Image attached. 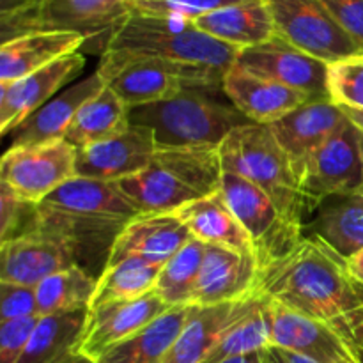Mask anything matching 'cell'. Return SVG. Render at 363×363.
<instances>
[{
    "label": "cell",
    "instance_id": "6da1fadb",
    "mask_svg": "<svg viewBox=\"0 0 363 363\" xmlns=\"http://www.w3.org/2000/svg\"><path fill=\"white\" fill-rule=\"evenodd\" d=\"M254 293L333 326L357 347L363 339V286L319 238L303 236L289 254L259 269Z\"/></svg>",
    "mask_w": 363,
    "mask_h": 363
},
{
    "label": "cell",
    "instance_id": "7a4b0ae2",
    "mask_svg": "<svg viewBox=\"0 0 363 363\" xmlns=\"http://www.w3.org/2000/svg\"><path fill=\"white\" fill-rule=\"evenodd\" d=\"M137 215L117 183L74 176L35 204L34 229L62 241L77 266L99 279L117 236Z\"/></svg>",
    "mask_w": 363,
    "mask_h": 363
},
{
    "label": "cell",
    "instance_id": "3957f363",
    "mask_svg": "<svg viewBox=\"0 0 363 363\" xmlns=\"http://www.w3.org/2000/svg\"><path fill=\"white\" fill-rule=\"evenodd\" d=\"M241 50L181 18L133 13L110 38L103 59H155L206 74L222 85Z\"/></svg>",
    "mask_w": 363,
    "mask_h": 363
},
{
    "label": "cell",
    "instance_id": "277c9868",
    "mask_svg": "<svg viewBox=\"0 0 363 363\" xmlns=\"http://www.w3.org/2000/svg\"><path fill=\"white\" fill-rule=\"evenodd\" d=\"M222 87L186 89L167 101L130 108V124L147 128L158 149H220L227 135L250 121L216 92Z\"/></svg>",
    "mask_w": 363,
    "mask_h": 363
},
{
    "label": "cell",
    "instance_id": "5b68a950",
    "mask_svg": "<svg viewBox=\"0 0 363 363\" xmlns=\"http://www.w3.org/2000/svg\"><path fill=\"white\" fill-rule=\"evenodd\" d=\"M222 174L220 149H158L149 167L117 184L138 213H176L218 191Z\"/></svg>",
    "mask_w": 363,
    "mask_h": 363
},
{
    "label": "cell",
    "instance_id": "8992f818",
    "mask_svg": "<svg viewBox=\"0 0 363 363\" xmlns=\"http://www.w3.org/2000/svg\"><path fill=\"white\" fill-rule=\"evenodd\" d=\"M225 172L238 174L261 188L293 225L303 230L307 202L282 145L266 124L248 123L227 135L220 145Z\"/></svg>",
    "mask_w": 363,
    "mask_h": 363
},
{
    "label": "cell",
    "instance_id": "52a82bcc",
    "mask_svg": "<svg viewBox=\"0 0 363 363\" xmlns=\"http://www.w3.org/2000/svg\"><path fill=\"white\" fill-rule=\"evenodd\" d=\"M137 0H21L0 13L2 43L32 32H74L85 39L110 38L135 13ZM106 50V48H105Z\"/></svg>",
    "mask_w": 363,
    "mask_h": 363
},
{
    "label": "cell",
    "instance_id": "ba28073f",
    "mask_svg": "<svg viewBox=\"0 0 363 363\" xmlns=\"http://www.w3.org/2000/svg\"><path fill=\"white\" fill-rule=\"evenodd\" d=\"M218 190L250 236L259 269L289 254L303 238V230L293 225L279 206L245 177L223 170Z\"/></svg>",
    "mask_w": 363,
    "mask_h": 363
},
{
    "label": "cell",
    "instance_id": "9c48e42d",
    "mask_svg": "<svg viewBox=\"0 0 363 363\" xmlns=\"http://www.w3.org/2000/svg\"><path fill=\"white\" fill-rule=\"evenodd\" d=\"M275 35L326 64L363 55V46L351 38L319 0H266Z\"/></svg>",
    "mask_w": 363,
    "mask_h": 363
},
{
    "label": "cell",
    "instance_id": "30bf717a",
    "mask_svg": "<svg viewBox=\"0 0 363 363\" xmlns=\"http://www.w3.org/2000/svg\"><path fill=\"white\" fill-rule=\"evenodd\" d=\"M106 87L112 89L128 108L176 98L186 89L222 87L206 74L155 59H103L98 66Z\"/></svg>",
    "mask_w": 363,
    "mask_h": 363
},
{
    "label": "cell",
    "instance_id": "8fae6325",
    "mask_svg": "<svg viewBox=\"0 0 363 363\" xmlns=\"http://www.w3.org/2000/svg\"><path fill=\"white\" fill-rule=\"evenodd\" d=\"M77 155L78 149L64 138L9 147L0 163V183L21 201L39 204L77 176Z\"/></svg>",
    "mask_w": 363,
    "mask_h": 363
},
{
    "label": "cell",
    "instance_id": "7c38bea8",
    "mask_svg": "<svg viewBox=\"0 0 363 363\" xmlns=\"http://www.w3.org/2000/svg\"><path fill=\"white\" fill-rule=\"evenodd\" d=\"M300 188L308 213L328 195L363 191L360 130L350 119L308 160L301 172Z\"/></svg>",
    "mask_w": 363,
    "mask_h": 363
},
{
    "label": "cell",
    "instance_id": "4fadbf2b",
    "mask_svg": "<svg viewBox=\"0 0 363 363\" xmlns=\"http://www.w3.org/2000/svg\"><path fill=\"white\" fill-rule=\"evenodd\" d=\"M234 66L282 84L307 96L311 101L330 99L328 64L301 52L286 39L273 35L269 41L241 50Z\"/></svg>",
    "mask_w": 363,
    "mask_h": 363
},
{
    "label": "cell",
    "instance_id": "5bb4252c",
    "mask_svg": "<svg viewBox=\"0 0 363 363\" xmlns=\"http://www.w3.org/2000/svg\"><path fill=\"white\" fill-rule=\"evenodd\" d=\"M272 305L273 347L293 351L315 363H362L357 344L342 332L296 314L275 301Z\"/></svg>",
    "mask_w": 363,
    "mask_h": 363
},
{
    "label": "cell",
    "instance_id": "9a60e30c",
    "mask_svg": "<svg viewBox=\"0 0 363 363\" xmlns=\"http://www.w3.org/2000/svg\"><path fill=\"white\" fill-rule=\"evenodd\" d=\"M167 308L169 307L165 301L155 291L135 300L112 301L89 308L87 321L77 351L96 362L113 346L155 321Z\"/></svg>",
    "mask_w": 363,
    "mask_h": 363
},
{
    "label": "cell",
    "instance_id": "2e32d148",
    "mask_svg": "<svg viewBox=\"0 0 363 363\" xmlns=\"http://www.w3.org/2000/svg\"><path fill=\"white\" fill-rule=\"evenodd\" d=\"M156 151L155 135L130 124L116 137L78 149L77 176L119 183L149 167Z\"/></svg>",
    "mask_w": 363,
    "mask_h": 363
},
{
    "label": "cell",
    "instance_id": "e0dca14e",
    "mask_svg": "<svg viewBox=\"0 0 363 363\" xmlns=\"http://www.w3.org/2000/svg\"><path fill=\"white\" fill-rule=\"evenodd\" d=\"M85 57L80 52L55 60L50 66L27 74L20 80L0 84V131L9 135L18 124L52 101L60 87L80 77Z\"/></svg>",
    "mask_w": 363,
    "mask_h": 363
},
{
    "label": "cell",
    "instance_id": "ac0fdd59",
    "mask_svg": "<svg viewBox=\"0 0 363 363\" xmlns=\"http://www.w3.org/2000/svg\"><path fill=\"white\" fill-rule=\"evenodd\" d=\"M346 113L330 99L308 101L269 124L277 142L291 160L298 181L314 152L346 123Z\"/></svg>",
    "mask_w": 363,
    "mask_h": 363
},
{
    "label": "cell",
    "instance_id": "d6986e66",
    "mask_svg": "<svg viewBox=\"0 0 363 363\" xmlns=\"http://www.w3.org/2000/svg\"><path fill=\"white\" fill-rule=\"evenodd\" d=\"M191 238L190 229L177 213H140L117 236L108 264L126 259H144L163 266Z\"/></svg>",
    "mask_w": 363,
    "mask_h": 363
},
{
    "label": "cell",
    "instance_id": "ffe728a7",
    "mask_svg": "<svg viewBox=\"0 0 363 363\" xmlns=\"http://www.w3.org/2000/svg\"><path fill=\"white\" fill-rule=\"evenodd\" d=\"M71 266H77V261L62 241L32 229L2 245L0 282L38 287L50 275Z\"/></svg>",
    "mask_w": 363,
    "mask_h": 363
},
{
    "label": "cell",
    "instance_id": "44dd1931",
    "mask_svg": "<svg viewBox=\"0 0 363 363\" xmlns=\"http://www.w3.org/2000/svg\"><path fill=\"white\" fill-rule=\"evenodd\" d=\"M255 257L218 245H206L191 305H220L250 296L257 282Z\"/></svg>",
    "mask_w": 363,
    "mask_h": 363
},
{
    "label": "cell",
    "instance_id": "7402d4cb",
    "mask_svg": "<svg viewBox=\"0 0 363 363\" xmlns=\"http://www.w3.org/2000/svg\"><path fill=\"white\" fill-rule=\"evenodd\" d=\"M225 98L255 124H273L311 99L282 84L255 77L241 67L233 66L223 78Z\"/></svg>",
    "mask_w": 363,
    "mask_h": 363
},
{
    "label": "cell",
    "instance_id": "603a6c76",
    "mask_svg": "<svg viewBox=\"0 0 363 363\" xmlns=\"http://www.w3.org/2000/svg\"><path fill=\"white\" fill-rule=\"evenodd\" d=\"M105 87L106 82L98 69L78 84L71 85L11 131V147L45 144L64 138L78 110Z\"/></svg>",
    "mask_w": 363,
    "mask_h": 363
},
{
    "label": "cell",
    "instance_id": "cb8c5ba5",
    "mask_svg": "<svg viewBox=\"0 0 363 363\" xmlns=\"http://www.w3.org/2000/svg\"><path fill=\"white\" fill-rule=\"evenodd\" d=\"M303 236L319 238L346 261L357 255L363 248V191L319 201L305 220Z\"/></svg>",
    "mask_w": 363,
    "mask_h": 363
},
{
    "label": "cell",
    "instance_id": "d4e9b609",
    "mask_svg": "<svg viewBox=\"0 0 363 363\" xmlns=\"http://www.w3.org/2000/svg\"><path fill=\"white\" fill-rule=\"evenodd\" d=\"M87 39L74 32H32L0 46V84L20 80L55 60L80 52Z\"/></svg>",
    "mask_w": 363,
    "mask_h": 363
},
{
    "label": "cell",
    "instance_id": "484cf974",
    "mask_svg": "<svg viewBox=\"0 0 363 363\" xmlns=\"http://www.w3.org/2000/svg\"><path fill=\"white\" fill-rule=\"evenodd\" d=\"M248 298L220 305H190L186 321L177 335L172 350L167 354L165 363L204 362L209 353L215 350L225 330L245 311Z\"/></svg>",
    "mask_w": 363,
    "mask_h": 363
},
{
    "label": "cell",
    "instance_id": "4316f807",
    "mask_svg": "<svg viewBox=\"0 0 363 363\" xmlns=\"http://www.w3.org/2000/svg\"><path fill=\"white\" fill-rule=\"evenodd\" d=\"M194 23L204 34L240 50L257 46L275 35V25L266 0L234 4L204 14Z\"/></svg>",
    "mask_w": 363,
    "mask_h": 363
},
{
    "label": "cell",
    "instance_id": "83f0119b",
    "mask_svg": "<svg viewBox=\"0 0 363 363\" xmlns=\"http://www.w3.org/2000/svg\"><path fill=\"white\" fill-rule=\"evenodd\" d=\"M176 213L183 220L184 225L190 229L191 236L201 240L202 243L218 245V247L230 248L243 255L255 257L250 236L230 211L220 190L184 206Z\"/></svg>",
    "mask_w": 363,
    "mask_h": 363
},
{
    "label": "cell",
    "instance_id": "f1b7e54d",
    "mask_svg": "<svg viewBox=\"0 0 363 363\" xmlns=\"http://www.w3.org/2000/svg\"><path fill=\"white\" fill-rule=\"evenodd\" d=\"M188 307H169L147 326L128 337L99 357L96 363H165L181 328L188 318Z\"/></svg>",
    "mask_w": 363,
    "mask_h": 363
},
{
    "label": "cell",
    "instance_id": "f546056e",
    "mask_svg": "<svg viewBox=\"0 0 363 363\" xmlns=\"http://www.w3.org/2000/svg\"><path fill=\"white\" fill-rule=\"evenodd\" d=\"M273 305L268 298L254 293L245 311L225 330L222 339L202 363H220L227 358L259 353L272 346Z\"/></svg>",
    "mask_w": 363,
    "mask_h": 363
},
{
    "label": "cell",
    "instance_id": "4dcf8cb0",
    "mask_svg": "<svg viewBox=\"0 0 363 363\" xmlns=\"http://www.w3.org/2000/svg\"><path fill=\"white\" fill-rule=\"evenodd\" d=\"M89 308L41 315L18 363H60L80 344Z\"/></svg>",
    "mask_w": 363,
    "mask_h": 363
},
{
    "label": "cell",
    "instance_id": "1f68e13d",
    "mask_svg": "<svg viewBox=\"0 0 363 363\" xmlns=\"http://www.w3.org/2000/svg\"><path fill=\"white\" fill-rule=\"evenodd\" d=\"M130 108L110 87L89 99L71 123L64 140L77 149L98 144L130 126Z\"/></svg>",
    "mask_w": 363,
    "mask_h": 363
},
{
    "label": "cell",
    "instance_id": "d6a6232c",
    "mask_svg": "<svg viewBox=\"0 0 363 363\" xmlns=\"http://www.w3.org/2000/svg\"><path fill=\"white\" fill-rule=\"evenodd\" d=\"M98 279L80 266L57 272L35 287L38 314L52 315L91 307Z\"/></svg>",
    "mask_w": 363,
    "mask_h": 363
},
{
    "label": "cell",
    "instance_id": "836d02e7",
    "mask_svg": "<svg viewBox=\"0 0 363 363\" xmlns=\"http://www.w3.org/2000/svg\"><path fill=\"white\" fill-rule=\"evenodd\" d=\"M162 266L152 264L144 259H126V261L108 264L98 279L91 307L112 303V301L135 300L152 293L156 287Z\"/></svg>",
    "mask_w": 363,
    "mask_h": 363
},
{
    "label": "cell",
    "instance_id": "e575fe53",
    "mask_svg": "<svg viewBox=\"0 0 363 363\" xmlns=\"http://www.w3.org/2000/svg\"><path fill=\"white\" fill-rule=\"evenodd\" d=\"M204 254L206 243L197 238H191L172 259L162 266L155 293L165 301L167 307L191 305Z\"/></svg>",
    "mask_w": 363,
    "mask_h": 363
},
{
    "label": "cell",
    "instance_id": "d590c367",
    "mask_svg": "<svg viewBox=\"0 0 363 363\" xmlns=\"http://www.w3.org/2000/svg\"><path fill=\"white\" fill-rule=\"evenodd\" d=\"M328 96L342 108L363 110V55L328 64Z\"/></svg>",
    "mask_w": 363,
    "mask_h": 363
},
{
    "label": "cell",
    "instance_id": "8d00e7d4",
    "mask_svg": "<svg viewBox=\"0 0 363 363\" xmlns=\"http://www.w3.org/2000/svg\"><path fill=\"white\" fill-rule=\"evenodd\" d=\"M240 2L247 0H137L135 13L195 21L204 14L215 13Z\"/></svg>",
    "mask_w": 363,
    "mask_h": 363
},
{
    "label": "cell",
    "instance_id": "74e56055",
    "mask_svg": "<svg viewBox=\"0 0 363 363\" xmlns=\"http://www.w3.org/2000/svg\"><path fill=\"white\" fill-rule=\"evenodd\" d=\"M35 225V204L21 201L11 188L0 183V243L28 233Z\"/></svg>",
    "mask_w": 363,
    "mask_h": 363
},
{
    "label": "cell",
    "instance_id": "f35d334b",
    "mask_svg": "<svg viewBox=\"0 0 363 363\" xmlns=\"http://www.w3.org/2000/svg\"><path fill=\"white\" fill-rule=\"evenodd\" d=\"M41 315L0 323V363H18Z\"/></svg>",
    "mask_w": 363,
    "mask_h": 363
},
{
    "label": "cell",
    "instance_id": "ab89813d",
    "mask_svg": "<svg viewBox=\"0 0 363 363\" xmlns=\"http://www.w3.org/2000/svg\"><path fill=\"white\" fill-rule=\"evenodd\" d=\"M38 314L35 287L0 282V323Z\"/></svg>",
    "mask_w": 363,
    "mask_h": 363
},
{
    "label": "cell",
    "instance_id": "60d3db41",
    "mask_svg": "<svg viewBox=\"0 0 363 363\" xmlns=\"http://www.w3.org/2000/svg\"><path fill=\"white\" fill-rule=\"evenodd\" d=\"M333 20L363 46V0H319Z\"/></svg>",
    "mask_w": 363,
    "mask_h": 363
},
{
    "label": "cell",
    "instance_id": "b9f144b4",
    "mask_svg": "<svg viewBox=\"0 0 363 363\" xmlns=\"http://www.w3.org/2000/svg\"><path fill=\"white\" fill-rule=\"evenodd\" d=\"M347 268H350L351 275H353L354 279H357L363 286V248L357 255L347 259Z\"/></svg>",
    "mask_w": 363,
    "mask_h": 363
},
{
    "label": "cell",
    "instance_id": "7bdbcfd3",
    "mask_svg": "<svg viewBox=\"0 0 363 363\" xmlns=\"http://www.w3.org/2000/svg\"><path fill=\"white\" fill-rule=\"evenodd\" d=\"M264 351H259V353H252V354H243V357L227 358V360H223L220 363H266Z\"/></svg>",
    "mask_w": 363,
    "mask_h": 363
},
{
    "label": "cell",
    "instance_id": "ee69618b",
    "mask_svg": "<svg viewBox=\"0 0 363 363\" xmlns=\"http://www.w3.org/2000/svg\"><path fill=\"white\" fill-rule=\"evenodd\" d=\"M277 353H279L280 360L284 363H315L312 360H308V358L301 357V354L298 353H293V351H287V350H280V347H275Z\"/></svg>",
    "mask_w": 363,
    "mask_h": 363
},
{
    "label": "cell",
    "instance_id": "f6af8a7d",
    "mask_svg": "<svg viewBox=\"0 0 363 363\" xmlns=\"http://www.w3.org/2000/svg\"><path fill=\"white\" fill-rule=\"evenodd\" d=\"M342 108V106H340ZM344 113H346L347 119L358 128V130L363 133V110H357V108H342Z\"/></svg>",
    "mask_w": 363,
    "mask_h": 363
},
{
    "label": "cell",
    "instance_id": "bcb514c9",
    "mask_svg": "<svg viewBox=\"0 0 363 363\" xmlns=\"http://www.w3.org/2000/svg\"><path fill=\"white\" fill-rule=\"evenodd\" d=\"M264 358H266V363H284L280 360L279 353H277V350L273 346H269L268 350L264 351Z\"/></svg>",
    "mask_w": 363,
    "mask_h": 363
},
{
    "label": "cell",
    "instance_id": "7dc6e473",
    "mask_svg": "<svg viewBox=\"0 0 363 363\" xmlns=\"http://www.w3.org/2000/svg\"><path fill=\"white\" fill-rule=\"evenodd\" d=\"M358 353H360V358H362V363H363V339L360 340V344H358Z\"/></svg>",
    "mask_w": 363,
    "mask_h": 363
},
{
    "label": "cell",
    "instance_id": "c3c4849f",
    "mask_svg": "<svg viewBox=\"0 0 363 363\" xmlns=\"http://www.w3.org/2000/svg\"><path fill=\"white\" fill-rule=\"evenodd\" d=\"M360 144H362V155H363V133L360 131Z\"/></svg>",
    "mask_w": 363,
    "mask_h": 363
}]
</instances>
